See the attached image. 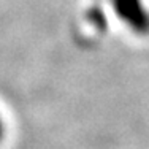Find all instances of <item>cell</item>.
Wrapping results in <instances>:
<instances>
[{
	"label": "cell",
	"instance_id": "cell-1",
	"mask_svg": "<svg viewBox=\"0 0 149 149\" xmlns=\"http://www.w3.org/2000/svg\"><path fill=\"white\" fill-rule=\"evenodd\" d=\"M114 13L120 21L140 35L149 33V11L141 0H111Z\"/></svg>",
	"mask_w": 149,
	"mask_h": 149
},
{
	"label": "cell",
	"instance_id": "cell-2",
	"mask_svg": "<svg viewBox=\"0 0 149 149\" xmlns=\"http://www.w3.org/2000/svg\"><path fill=\"white\" fill-rule=\"evenodd\" d=\"M2 135H3V124H2V119H0V140H2Z\"/></svg>",
	"mask_w": 149,
	"mask_h": 149
}]
</instances>
